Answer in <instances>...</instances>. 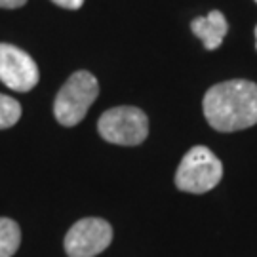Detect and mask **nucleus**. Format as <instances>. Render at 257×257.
I'll return each instance as SVG.
<instances>
[{
    "label": "nucleus",
    "mask_w": 257,
    "mask_h": 257,
    "mask_svg": "<svg viewBox=\"0 0 257 257\" xmlns=\"http://www.w3.org/2000/svg\"><path fill=\"white\" fill-rule=\"evenodd\" d=\"M21 244V229L14 219L0 217V257H12Z\"/></svg>",
    "instance_id": "8"
},
{
    "label": "nucleus",
    "mask_w": 257,
    "mask_h": 257,
    "mask_svg": "<svg viewBox=\"0 0 257 257\" xmlns=\"http://www.w3.org/2000/svg\"><path fill=\"white\" fill-rule=\"evenodd\" d=\"M99 95V84L88 71H76L59 90L54 103V114L61 126H76Z\"/></svg>",
    "instance_id": "2"
},
{
    "label": "nucleus",
    "mask_w": 257,
    "mask_h": 257,
    "mask_svg": "<svg viewBox=\"0 0 257 257\" xmlns=\"http://www.w3.org/2000/svg\"><path fill=\"white\" fill-rule=\"evenodd\" d=\"M27 0H0V8H6V10H16L25 6Z\"/></svg>",
    "instance_id": "11"
},
{
    "label": "nucleus",
    "mask_w": 257,
    "mask_h": 257,
    "mask_svg": "<svg viewBox=\"0 0 257 257\" xmlns=\"http://www.w3.org/2000/svg\"><path fill=\"white\" fill-rule=\"evenodd\" d=\"M204 116L217 132H240L257 124V84L227 80L211 86L202 101Z\"/></svg>",
    "instance_id": "1"
},
{
    "label": "nucleus",
    "mask_w": 257,
    "mask_h": 257,
    "mask_svg": "<svg viewBox=\"0 0 257 257\" xmlns=\"http://www.w3.org/2000/svg\"><path fill=\"white\" fill-rule=\"evenodd\" d=\"M112 240V227L99 217L76 221L65 236V251L69 257H95Z\"/></svg>",
    "instance_id": "5"
},
{
    "label": "nucleus",
    "mask_w": 257,
    "mask_h": 257,
    "mask_svg": "<svg viewBox=\"0 0 257 257\" xmlns=\"http://www.w3.org/2000/svg\"><path fill=\"white\" fill-rule=\"evenodd\" d=\"M223 177V164L208 147H193L175 172V187L183 193L202 194L211 191Z\"/></svg>",
    "instance_id": "3"
},
{
    "label": "nucleus",
    "mask_w": 257,
    "mask_h": 257,
    "mask_svg": "<svg viewBox=\"0 0 257 257\" xmlns=\"http://www.w3.org/2000/svg\"><path fill=\"white\" fill-rule=\"evenodd\" d=\"M40 71L35 59L12 44H0V82L14 92H29L38 84Z\"/></svg>",
    "instance_id": "6"
},
{
    "label": "nucleus",
    "mask_w": 257,
    "mask_h": 257,
    "mask_svg": "<svg viewBox=\"0 0 257 257\" xmlns=\"http://www.w3.org/2000/svg\"><path fill=\"white\" fill-rule=\"evenodd\" d=\"M21 118V105L14 97L0 93V130L12 128Z\"/></svg>",
    "instance_id": "9"
},
{
    "label": "nucleus",
    "mask_w": 257,
    "mask_h": 257,
    "mask_svg": "<svg viewBox=\"0 0 257 257\" xmlns=\"http://www.w3.org/2000/svg\"><path fill=\"white\" fill-rule=\"evenodd\" d=\"M255 2H257V0H255Z\"/></svg>",
    "instance_id": "13"
},
{
    "label": "nucleus",
    "mask_w": 257,
    "mask_h": 257,
    "mask_svg": "<svg viewBox=\"0 0 257 257\" xmlns=\"http://www.w3.org/2000/svg\"><path fill=\"white\" fill-rule=\"evenodd\" d=\"M255 46H257V27H255Z\"/></svg>",
    "instance_id": "12"
},
{
    "label": "nucleus",
    "mask_w": 257,
    "mask_h": 257,
    "mask_svg": "<svg viewBox=\"0 0 257 257\" xmlns=\"http://www.w3.org/2000/svg\"><path fill=\"white\" fill-rule=\"evenodd\" d=\"M52 2L67 10H78L84 4V0H52Z\"/></svg>",
    "instance_id": "10"
},
{
    "label": "nucleus",
    "mask_w": 257,
    "mask_h": 257,
    "mask_svg": "<svg viewBox=\"0 0 257 257\" xmlns=\"http://www.w3.org/2000/svg\"><path fill=\"white\" fill-rule=\"evenodd\" d=\"M97 130L109 143L134 147L149 136V118L138 107H114L103 112Z\"/></svg>",
    "instance_id": "4"
},
{
    "label": "nucleus",
    "mask_w": 257,
    "mask_h": 257,
    "mask_svg": "<svg viewBox=\"0 0 257 257\" xmlns=\"http://www.w3.org/2000/svg\"><path fill=\"white\" fill-rule=\"evenodd\" d=\"M191 31L194 33V37L200 38L206 50H217L225 40L229 25H227L225 16L217 10H213L206 18L194 19L191 23Z\"/></svg>",
    "instance_id": "7"
}]
</instances>
